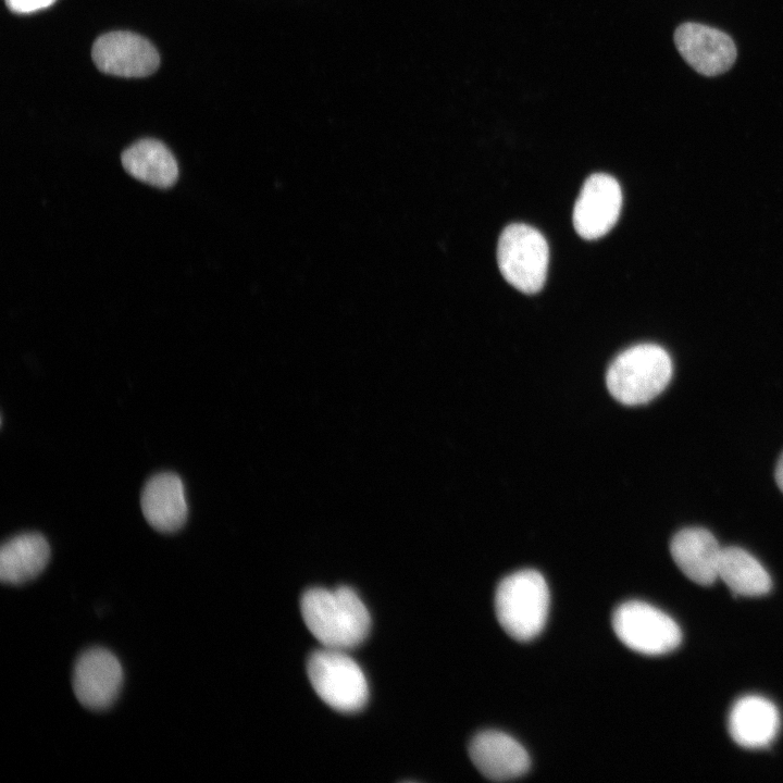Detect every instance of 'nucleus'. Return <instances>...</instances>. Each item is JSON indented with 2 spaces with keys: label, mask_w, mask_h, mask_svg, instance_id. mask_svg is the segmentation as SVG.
<instances>
[{
  "label": "nucleus",
  "mask_w": 783,
  "mask_h": 783,
  "mask_svg": "<svg viewBox=\"0 0 783 783\" xmlns=\"http://www.w3.org/2000/svg\"><path fill=\"white\" fill-rule=\"evenodd\" d=\"M307 673L318 696L336 711L352 713L366 705V678L347 650L322 647L313 651Z\"/></svg>",
  "instance_id": "obj_4"
},
{
  "label": "nucleus",
  "mask_w": 783,
  "mask_h": 783,
  "mask_svg": "<svg viewBox=\"0 0 783 783\" xmlns=\"http://www.w3.org/2000/svg\"><path fill=\"white\" fill-rule=\"evenodd\" d=\"M612 629L630 649L648 656L668 654L681 644L678 623L660 609L638 600L625 601L612 613Z\"/></svg>",
  "instance_id": "obj_6"
},
{
  "label": "nucleus",
  "mask_w": 783,
  "mask_h": 783,
  "mask_svg": "<svg viewBox=\"0 0 783 783\" xmlns=\"http://www.w3.org/2000/svg\"><path fill=\"white\" fill-rule=\"evenodd\" d=\"M670 552L678 568L694 583L707 586L719 579L722 548L708 530L679 531L671 539Z\"/></svg>",
  "instance_id": "obj_12"
},
{
  "label": "nucleus",
  "mask_w": 783,
  "mask_h": 783,
  "mask_svg": "<svg viewBox=\"0 0 783 783\" xmlns=\"http://www.w3.org/2000/svg\"><path fill=\"white\" fill-rule=\"evenodd\" d=\"M622 206V191L616 178L604 173L584 183L573 209V225L584 239L606 235L616 224Z\"/></svg>",
  "instance_id": "obj_9"
},
{
  "label": "nucleus",
  "mask_w": 783,
  "mask_h": 783,
  "mask_svg": "<svg viewBox=\"0 0 783 783\" xmlns=\"http://www.w3.org/2000/svg\"><path fill=\"white\" fill-rule=\"evenodd\" d=\"M672 376L668 352L655 344H641L619 353L610 363L606 384L611 396L627 406L647 403L657 397Z\"/></svg>",
  "instance_id": "obj_3"
},
{
  "label": "nucleus",
  "mask_w": 783,
  "mask_h": 783,
  "mask_svg": "<svg viewBox=\"0 0 783 783\" xmlns=\"http://www.w3.org/2000/svg\"><path fill=\"white\" fill-rule=\"evenodd\" d=\"M497 260L504 278L518 290L535 294L544 286L549 249L536 228L520 223L508 225L498 240Z\"/></svg>",
  "instance_id": "obj_5"
},
{
  "label": "nucleus",
  "mask_w": 783,
  "mask_h": 783,
  "mask_svg": "<svg viewBox=\"0 0 783 783\" xmlns=\"http://www.w3.org/2000/svg\"><path fill=\"white\" fill-rule=\"evenodd\" d=\"M719 579L737 596L758 597L768 594L772 587L762 564L739 547L722 548Z\"/></svg>",
  "instance_id": "obj_17"
},
{
  "label": "nucleus",
  "mask_w": 783,
  "mask_h": 783,
  "mask_svg": "<svg viewBox=\"0 0 783 783\" xmlns=\"http://www.w3.org/2000/svg\"><path fill=\"white\" fill-rule=\"evenodd\" d=\"M141 510L154 530L161 533L181 530L187 520L188 508L179 476L171 472L153 475L142 489Z\"/></svg>",
  "instance_id": "obj_13"
},
{
  "label": "nucleus",
  "mask_w": 783,
  "mask_h": 783,
  "mask_svg": "<svg viewBox=\"0 0 783 783\" xmlns=\"http://www.w3.org/2000/svg\"><path fill=\"white\" fill-rule=\"evenodd\" d=\"M676 49L698 73L714 76L726 72L736 59L733 40L723 32L698 23H684L674 34Z\"/></svg>",
  "instance_id": "obj_10"
},
{
  "label": "nucleus",
  "mask_w": 783,
  "mask_h": 783,
  "mask_svg": "<svg viewBox=\"0 0 783 783\" xmlns=\"http://www.w3.org/2000/svg\"><path fill=\"white\" fill-rule=\"evenodd\" d=\"M775 482L783 493V452L780 456L775 467Z\"/></svg>",
  "instance_id": "obj_19"
},
{
  "label": "nucleus",
  "mask_w": 783,
  "mask_h": 783,
  "mask_svg": "<svg viewBox=\"0 0 783 783\" xmlns=\"http://www.w3.org/2000/svg\"><path fill=\"white\" fill-rule=\"evenodd\" d=\"M469 755L476 769L493 781H507L527 772L530 757L525 748L510 735L499 731L476 734Z\"/></svg>",
  "instance_id": "obj_11"
},
{
  "label": "nucleus",
  "mask_w": 783,
  "mask_h": 783,
  "mask_svg": "<svg viewBox=\"0 0 783 783\" xmlns=\"http://www.w3.org/2000/svg\"><path fill=\"white\" fill-rule=\"evenodd\" d=\"M92 61L103 73L122 77H144L159 66L157 49L146 38L130 32L100 36L91 49Z\"/></svg>",
  "instance_id": "obj_8"
},
{
  "label": "nucleus",
  "mask_w": 783,
  "mask_h": 783,
  "mask_svg": "<svg viewBox=\"0 0 783 783\" xmlns=\"http://www.w3.org/2000/svg\"><path fill=\"white\" fill-rule=\"evenodd\" d=\"M55 0H5L8 8L20 14L33 13L46 9Z\"/></svg>",
  "instance_id": "obj_18"
},
{
  "label": "nucleus",
  "mask_w": 783,
  "mask_h": 783,
  "mask_svg": "<svg viewBox=\"0 0 783 783\" xmlns=\"http://www.w3.org/2000/svg\"><path fill=\"white\" fill-rule=\"evenodd\" d=\"M123 668L114 654L101 647L84 651L73 670V692L82 706L100 711L113 705L123 685Z\"/></svg>",
  "instance_id": "obj_7"
},
{
  "label": "nucleus",
  "mask_w": 783,
  "mask_h": 783,
  "mask_svg": "<svg viewBox=\"0 0 783 783\" xmlns=\"http://www.w3.org/2000/svg\"><path fill=\"white\" fill-rule=\"evenodd\" d=\"M49 559L50 546L41 534H18L1 546L0 579L10 585L27 583L45 570Z\"/></svg>",
  "instance_id": "obj_15"
},
{
  "label": "nucleus",
  "mask_w": 783,
  "mask_h": 783,
  "mask_svg": "<svg viewBox=\"0 0 783 783\" xmlns=\"http://www.w3.org/2000/svg\"><path fill=\"white\" fill-rule=\"evenodd\" d=\"M780 713L765 697L749 695L739 698L729 716V733L733 741L748 749L768 747L780 730Z\"/></svg>",
  "instance_id": "obj_14"
},
{
  "label": "nucleus",
  "mask_w": 783,
  "mask_h": 783,
  "mask_svg": "<svg viewBox=\"0 0 783 783\" xmlns=\"http://www.w3.org/2000/svg\"><path fill=\"white\" fill-rule=\"evenodd\" d=\"M549 610V589L535 570H520L502 579L495 593V612L502 630L519 642L536 637Z\"/></svg>",
  "instance_id": "obj_2"
},
{
  "label": "nucleus",
  "mask_w": 783,
  "mask_h": 783,
  "mask_svg": "<svg viewBox=\"0 0 783 783\" xmlns=\"http://www.w3.org/2000/svg\"><path fill=\"white\" fill-rule=\"evenodd\" d=\"M300 611L306 626L322 647L348 650L360 645L371 629L366 606L349 586L306 591Z\"/></svg>",
  "instance_id": "obj_1"
},
{
  "label": "nucleus",
  "mask_w": 783,
  "mask_h": 783,
  "mask_svg": "<svg viewBox=\"0 0 783 783\" xmlns=\"http://www.w3.org/2000/svg\"><path fill=\"white\" fill-rule=\"evenodd\" d=\"M121 161L129 175L158 188L173 186L178 177L173 153L157 139L144 138L134 142L123 151Z\"/></svg>",
  "instance_id": "obj_16"
}]
</instances>
